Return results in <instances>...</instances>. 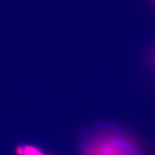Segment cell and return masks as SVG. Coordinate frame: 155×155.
<instances>
[{
	"instance_id": "obj_2",
	"label": "cell",
	"mask_w": 155,
	"mask_h": 155,
	"mask_svg": "<svg viewBox=\"0 0 155 155\" xmlns=\"http://www.w3.org/2000/svg\"><path fill=\"white\" fill-rule=\"evenodd\" d=\"M18 155H47L38 147L32 145H21L16 150Z\"/></svg>"
},
{
	"instance_id": "obj_3",
	"label": "cell",
	"mask_w": 155,
	"mask_h": 155,
	"mask_svg": "<svg viewBox=\"0 0 155 155\" xmlns=\"http://www.w3.org/2000/svg\"><path fill=\"white\" fill-rule=\"evenodd\" d=\"M148 61L152 68L155 71V47H153L148 53Z\"/></svg>"
},
{
	"instance_id": "obj_4",
	"label": "cell",
	"mask_w": 155,
	"mask_h": 155,
	"mask_svg": "<svg viewBox=\"0 0 155 155\" xmlns=\"http://www.w3.org/2000/svg\"><path fill=\"white\" fill-rule=\"evenodd\" d=\"M153 3H154V4H155V0H153Z\"/></svg>"
},
{
	"instance_id": "obj_1",
	"label": "cell",
	"mask_w": 155,
	"mask_h": 155,
	"mask_svg": "<svg viewBox=\"0 0 155 155\" xmlns=\"http://www.w3.org/2000/svg\"><path fill=\"white\" fill-rule=\"evenodd\" d=\"M80 153L82 155H144L135 139L111 125L91 129L82 139Z\"/></svg>"
}]
</instances>
